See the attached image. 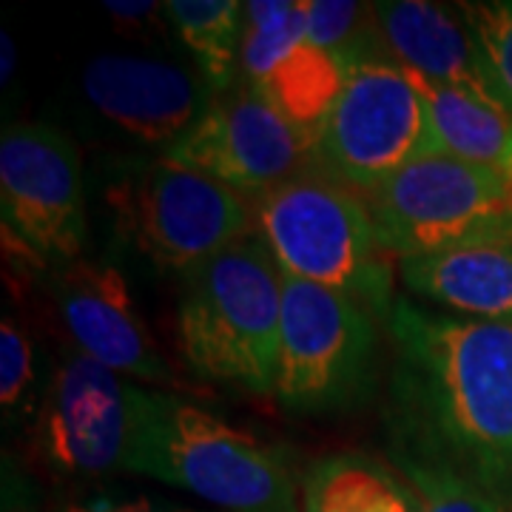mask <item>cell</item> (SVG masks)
Masks as SVG:
<instances>
[{
  "mask_svg": "<svg viewBox=\"0 0 512 512\" xmlns=\"http://www.w3.org/2000/svg\"><path fill=\"white\" fill-rule=\"evenodd\" d=\"M37 393V350L18 319L6 316L0 325V407L3 419L18 421L40 407ZM37 416V413H35Z\"/></svg>",
  "mask_w": 512,
  "mask_h": 512,
  "instance_id": "obj_23",
  "label": "cell"
},
{
  "mask_svg": "<svg viewBox=\"0 0 512 512\" xmlns=\"http://www.w3.org/2000/svg\"><path fill=\"white\" fill-rule=\"evenodd\" d=\"M399 476L419 501V512H507L495 498L453 470L390 450Z\"/></svg>",
  "mask_w": 512,
  "mask_h": 512,
  "instance_id": "obj_21",
  "label": "cell"
},
{
  "mask_svg": "<svg viewBox=\"0 0 512 512\" xmlns=\"http://www.w3.org/2000/svg\"><path fill=\"white\" fill-rule=\"evenodd\" d=\"M456 9L476 40L495 100L512 114V0L458 3Z\"/></svg>",
  "mask_w": 512,
  "mask_h": 512,
  "instance_id": "obj_22",
  "label": "cell"
},
{
  "mask_svg": "<svg viewBox=\"0 0 512 512\" xmlns=\"http://www.w3.org/2000/svg\"><path fill=\"white\" fill-rule=\"evenodd\" d=\"M126 473L188 490L225 512H302L274 450L165 390L143 387Z\"/></svg>",
  "mask_w": 512,
  "mask_h": 512,
  "instance_id": "obj_3",
  "label": "cell"
},
{
  "mask_svg": "<svg viewBox=\"0 0 512 512\" xmlns=\"http://www.w3.org/2000/svg\"><path fill=\"white\" fill-rule=\"evenodd\" d=\"M308 37L319 49L333 52L350 72L367 60H382L370 3L308 0Z\"/></svg>",
  "mask_w": 512,
  "mask_h": 512,
  "instance_id": "obj_20",
  "label": "cell"
},
{
  "mask_svg": "<svg viewBox=\"0 0 512 512\" xmlns=\"http://www.w3.org/2000/svg\"><path fill=\"white\" fill-rule=\"evenodd\" d=\"M279 322L282 271L256 234L183 274L180 350L200 379L274 393Z\"/></svg>",
  "mask_w": 512,
  "mask_h": 512,
  "instance_id": "obj_2",
  "label": "cell"
},
{
  "mask_svg": "<svg viewBox=\"0 0 512 512\" xmlns=\"http://www.w3.org/2000/svg\"><path fill=\"white\" fill-rule=\"evenodd\" d=\"M362 197L379 245L399 259L512 242L507 183L493 171L444 151L410 163Z\"/></svg>",
  "mask_w": 512,
  "mask_h": 512,
  "instance_id": "obj_6",
  "label": "cell"
},
{
  "mask_svg": "<svg viewBox=\"0 0 512 512\" xmlns=\"http://www.w3.org/2000/svg\"><path fill=\"white\" fill-rule=\"evenodd\" d=\"M370 9L382 60L439 86L493 94L461 12L427 0H387Z\"/></svg>",
  "mask_w": 512,
  "mask_h": 512,
  "instance_id": "obj_14",
  "label": "cell"
},
{
  "mask_svg": "<svg viewBox=\"0 0 512 512\" xmlns=\"http://www.w3.org/2000/svg\"><path fill=\"white\" fill-rule=\"evenodd\" d=\"M254 234L279 271L316 282L390 316L393 274L362 194L308 168L251 197Z\"/></svg>",
  "mask_w": 512,
  "mask_h": 512,
  "instance_id": "obj_4",
  "label": "cell"
},
{
  "mask_svg": "<svg viewBox=\"0 0 512 512\" xmlns=\"http://www.w3.org/2000/svg\"><path fill=\"white\" fill-rule=\"evenodd\" d=\"M60 512H191L180 504H168L160 498H89V501H72Z\"/></svg>",
  "mask_w": 512,
  "mask_h": 512,
  "instance_id": "obj_24",
  "label": "cell"
},
{
  "mask_svg": "<svg viewBox=\"0 0 512 512\" xmlns=\"http://www.w3.org/2000/svg\"><path fill=\"white\" fill-rule=\"evenodd\" d=\"M407 291L456 316L512 325V242H484L402 259Z\"/></svg>",
  "mask_w": 512,
  "mask_h": 512,
  "instance_id": "obj_15",
  "label": "cell"
},
{
  "mask_svg": "<svg viewBox=\"0 0 512 512\" xmlns=\"http://www.w3.org/2000/svg\"><path fill=\"white\" fill-rule=\"evenodd\" d=\"M373 313L345 293L282 274L279 370L274 396L299 413L362 402L376 379Z\"/></svg>",
  "mask_w": 512,
  "mask_h": 512,
  "instance_id": "obj_7",
  "label": "cell"
},
{
  "mask_svg": "<svg viewBox=\"0 0 512 512\" xmlns=\"http://www.w3.org/2000/svg\"><path fill=\"white\" fill-rule=\"evenodd\" d=\"M302 37H308V3H293V0L245 3L239 77L256 89Z\"/></svg>",
  "mask_w": 512,
  "mask_h": 512,
  "instance_id": "obj_19",
  "label": "cell"
},
{
  "mask_svg": "<svg viewBox=\"0 0 512 512\" xmlns=\"http://www.w3.org/2000/svg\"><path fill=\"white\" fill-rule=\"evenodd\" d=\"M302 512H419V501L382 461L339 453L313 461L305 473Z\"/></svg>",
  "mask_w": 512,
  "mask_h": 512,
  "instance_id": "obj_17",
  "label": "cell"
},
{
  "mask_svg": "<svg viewBox=\"0 0 512 512\" xmlns=\"http://www.w3.org/2000/svg\"><path fill=\"white\" fill-rule=\"evenodd\" d=\"M15 63H18V55H15V40H12L9 32H3V37H0V66H3V72H0V83H3V86H9L12 72H15Z\"/></svg>",
  "mask_w": 512,
  "mask_h": 512,
  "instance_id": "obj_26",
  "label": "cell"
},
{
  "mask_svg": "<svg viewBox=\"0 0 512 512\" xmlns=\"http://www.w3.org/2000/svg\"><path fill=\"white\" fill-rule=\"evenodd\" d=\"M106 205L120 237L160 271L188 274L254 237L251 202L171 157L126 168L106 188Z\"/></svg>",
  "mask_w": 512,
  "mask_h": 512,
  "instance_id": "obj_5",
  "label": "cell"
},
{
  "mask_svg": "<svg viewBox=\"0 0 512 512\" xmlns=\"http://www.w3.org/2000/svg\"><path fill=\"white\" fill-rule=\"evenodd\" d=\"M49 288L74 348L128 382L151 384L165 393L183 387L151 339L120 268L80 256L57 265Z\"/></svg>",
  "mask_w": 512,
  "mask_h": 512,
  "instance_id": "obj_13",
  "label": "cell"
},
{
  "mask_svg": "<svg viewBox=\"0 0 512 512\" xmlns=\"http://www.w3.org/2000/svg\"><path fill=\"white\" fill-rule=\"evenodd\" d=\"M430 154H441V143L416 77L387 60H367L348 74L313 148V168L367 194Z\"/></svg>",
  "mask_w": 512,
  "mask_h": 512,
  "instance_id": "obj_8",
  "label": "cell"
},
{
  "mask_svg": "<svg viewBox=\"0 0 512 512\" xmlns=\"http://www.w3.org/2000/svg\"><path fill=\"white\" fill-rule=\"evenodd\" d=\"M390 450L441 464L512 512V325L396 299Z\"/></svg>",
  "mask_w": 512,
  "mask_h": 512,
  "instance_id": "obj_1",
  "label": "cell"
},
{
  "mask_svg": "<svg viewBox=\"0 0 512 512\" xmlns=\"http://www.w3.org/2000/svg\"><path fill=\"white\" fill-rule=\"evenodd\" d=\"M103 9L109 12L111 18L131 23V20L157 18V15H160L157 9H163V6H160V3H146V0H137V3H131V0H128V3L126 0H106Z\"/></svg>",
  "mask_w": 512,
  "mask_h": 512,
  "instance_id": "obj_25",
  "label": "cell"
},
{
  "mask_svg": "<svg viewBox=\"0 0 512 512\" xmlns=\"http://www.w3.org/2000/svg\"><path fill=\"white\" fill-rule=\"evenodd\" d=\"M348 74V66L333 52L319 49L311 37H302L256 86V92L291 123L308 146L316 148Z\"/></svg>",
  "mask_w": 512,
  "mask_h": 512,
  "instance_id": "obj_16",
  "label": "cell"
},
{
  "mask_svg": "<svg viewBox=\"0 0 512 512\" xmlns=\"http://www.w3.org/2000/svg\"><path fill=\"white\" fill-rule=\"evenodd\" d=\"M163 157L234 188L245 200L313 168V148L242 77Z\"/></svg>",
  "mask_w": 512,
  "mask_h": 512,
  "instance_id": "obj_11",
  "label": "cell"
},
{
  "mask_svg": "<svg viewBox=\"0 0 512 512\" xmlns=\"http://www.w3.org/2000/svg\"><path fill=\"white\" fill-rule=\"evenodd\" d=\"M3 231L26 251L66 265L89 239L83 171L72 140L46 123H18L0 137Z\"/></svg>",
  "mask_w": 512,
  "mask_h": 512,
  "instance_id": "obj_10",
  "label": "cell"
},
{
  "mask_svg": "<svg viewBox=\"0 0 512 512\" xmlns=\"http://www.w3.org/2000/svg\"><path fill=\"white\" fill-rule=\"evenodd\" d=\"M80 83L103 123L163 154L200 123L217 97L205 74L177 60L123 52L92 57Z\"/></svg>",
  "mask_w": 512,
  "mask_h": 512,
  "instance_id": "obj_12",
  "label": "cell"
},
{
  "mask_svg": "<svg viewBox=\"0 0 512 512\" xmlns=\"http://www.w3.org/2000/svg\"><path fill=\"white\" fill-rule=\"evenodd\" d=\"M177 37L197 57L200 72L220 94L239 80L245 3L239 0H171L163 3Z\"/></svg>",
  "mask_w": 512,
  "mask_h": 512,
  "instance_id": "obj_18",
  "label": "cell"
},
{
  "mask_svg": "<svg viewBox=\"0 0 512 512\" xmlns=\"http://www.w3.org/2000/svg\"><path fill=\"white\" fill-rule=\"evenodd\" d=\"M143 387L66 350L35 416V450L66 478H103L126 470Z\"/></svg>",
  "mask_w": 512,
  "mask_h": 512,
  "instance_id": "obj_9",
  "label": "cell"
}]
</instances>
